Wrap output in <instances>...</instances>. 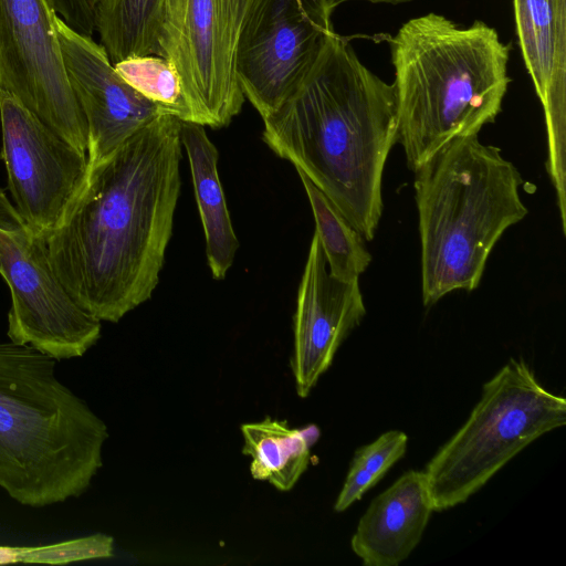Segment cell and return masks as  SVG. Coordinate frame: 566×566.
Masks as SVG:
<instances>
[{"mask_svg":"<svg viewBox=\"0 0 566 566\" xmlns=\"http://www.w3.org/2000/svg\"><path fill=\"white\" fill-rule=\"evenodd\" d=\"M263 123L265 144L371 241L382 216L384 168L397 143L392 84L369 71L335 32Z\"/></svg>","mask_w":566,"mask_h":566,"instance_id":"cell-2","label":"cell"},{"mask_svg":"<svg viewBox=\"0 0 566 566\" xmlns=\"http://www.w3.org/2000/svg\"><path fill=\"white\" fill-rule=\"evenodd\" d=\"M250 0H221L226 32L234 50Z\"/></svg>","mask_w":566,"mask_h":566,"instance_id":"cell-24","label":"cell"},{"mask_svg":"<svg viewBox=\"0 0 566 566\" xmlns=\"http://www.w3.org/2000/svg\"><path fill=\"white\" fill-rule=\"evenodd\" d=\"M55 13L74 31L92 36L99 0H48Z\"/></svg>","mask_w":566,"mask_h":566,"instance_id":"cell-23","label":"cell"},{"mask_svg":"<svg viewBox=\"0 0 566 566\" xmlns=\"http://www.w3.org/2000/svg\"><path fill=\"white\" fill-rule=\"evenodd\" d=\"M99 2V1H98Z\"/></svg>","mask_w":566,"mask_h":566,"instance_id":"cell-27","label":"cell"},{"mask_svg":"<svg viewBox=\"0 0 566 566\" xmlns=\"http://www.w3.org/2000/svg\"><path fill=\"white\" fill-rule=\"evenodd\" d=\"M327 0H250L234 54L244 98L265 118L335 33Z\"/></svg>","mask_w":566,"mask_h":566,"instance_id":"cell-7","label":"cell"},{"mask_svg":"<svg viewBox=\"0 0 566 566\" xmlns=\"http://www.w3.org/2000/svg\"><path fill=\"white\" fill-rule=\"evenodd\" d=\"M407 443L408 436L403 431L389 430L357 449L334 511L340 513L360 500L403 457Z\"/></svg>","mask_w":566,"mask_h":566,"instance_id":"cell-21","label":"cell"},{"mask_svg":"<svg viewBox=\"0 0 566 566\" xmlns=\"http://www.w3.org/2000/svg\"><path fill=\"white\" fill-rule=\"evenodd\" d=\"M242 453L251 458L250 474L266 481L279 491L292 490L305 473L311 461V446L318 436L314 427L296 429L286 420L265 417L241 424Z\"/></svg>","mask_w":566,"mask_h":566,"instance_id":"cell-17","label":"cell"},{"mask_svg":"<svg viewBox=\"0 0 566 566\" xmlns=\"http://www.w3.org/2000/svg\"><path fill=\"white\" fill-rule=\"evenodd\" d=\"M23 227L24 224L13 203L0 188V229L6 231H15Z\"/></svg>","mask_w":566,"mask_h":566,"instance_id":"cell-25","label":"cell"},{"mask_svg":"<svg viewBox=\"0 0 566 566\" xmlns=\"http://www.w3.org/2000/svg\"><path fill=\"white\" fill-rule=\"evenodd\" d=\"M0 122L13 206L27 228L45 237L83 188L87 154L6 92H0Z\"/></svg>","mask_w":566,"mask_h":566,"instance_id":"cell-10","label":"cell"},{"mask_svg":"<svg viewBox=\"0 0 566 566\" xmlns=\"http://www.w3.org/2000/svg\"><path fill=\"white\" fill-rule=\"evenodd\" d=\"M347 1H352V0H327L328 2V6L332 10H334L337 6L344 3V2H347ZM365 1H370V2H385V3H400V2H405V1H410V0H365Z\"/></svg>","mask_w":566,"mask_h":566,"instance_id":"cell-26","label":"cell"},{"mask_svg":"<svg viewBox=\"0 0 566 566\" xmlns=\"http://www.w3.org/2000/svg\"><path fill=\"white\" fill-rule=\"evenodd\" d=\"M390 52L397 143L411 170L452 139L478 135L502 111L510 46L484 22L460 28L437 13L413 18Z\"/></svg>","mask_w":566,"mask_h":566,"instance_id":"cell-3","label":"cell"},{"mask_svg":"<svg viewBox=\"0 0 566 566\" xmlns=\"http://www.w3.org/2000/svg\"><path fill=\"white\" fill-rule=\"evenodd\" d=\"M55 25L69 82L86 119L91 167L164 113L116 72L92 36L74 31L59 15Z\"/></svg>","mask_w":566,"mask_h":566,"instance_id":"cell-12","label":"cell"},{"mask_svg":"<svg viewBox=\"0 0 566 566\" xmlns=\"http://www.w3.org/2000/svg\"><path fill=\"white\" fill-rule=\"evenodd\" d=\"M297 174L313 211L315 233L329 273L346 282L358 280L371 262L365 239L306 176Z\"/></svg>","mask_w":566,"mask_h":566,"instance_id":"cell-18","label":"cell"},{"mask_svg":"<svg viewBox=\"0 0 566 566\" xmlns=\"http://www.w3.org/2000/svg\"><path fill=\"white\" fill-rule=\"evenodd\" d=\"M48 0H0V92L86 151L85 116L70 85Z\"/></svg>","mask_w":566,"mask_h":566,"instance_id":"cell-9","label":"cell"},{"mask_svg":"<svg viewBox=\"0 0 566 566\" xmlns=\"http://www.w3.org/2000/svg\"><path fill=\"white\" fill-rule=\"evenodd\" d=\"M180 123L160 114L88 167L83 188L44 237L56 275L101 322H118L158 284L181 187Z\"/></svg>","mask_w":566,"mask_h":566,"instance_id":"cell-1","label":"cell"},{"mask_svg":"<svg viewBox=\"0 0 566 566\" xmlns=\"http://www.w3.org/2000/svg\"><path fill=\"white\" fill-rule=\"evenodd\" d=\"M0 274L11 292L7 335L56 360L83 356L102 324L73 298L51 264L44 237L0 229Z\"/></svg>","mask_w":566,"mask_h":566,"instance_id":"cell-8","label":"cell"},{"mask_svg":"<svg viewBox=\"0 0 566 566\" xmlns=\"http://www.w3.org/2000/svg\"><path fill=\"white\" fill-rule=\"evenodd\" d=\"M206 126L180 123V140L188 156L195 197L206 238V252L212 276L221 280L231 268L239 241L232 227L218 174V150Z\"/></svg>","mask_w":566,"mask_h":566,"instance_id":"cell-15","label":"cell"},{"mask_svg":"<svg viewBox=\"0 0 566 566\" xmlns=\"http://www.w3.org/2000/svg\"><path fill=\"white\" fill-rule=\"evenodd\" d=\"M56 361L0 340V488L31 507L81 496L108 438L105 422L60 381Z\"/></svg>","mask_w":566,"mask_h":566,"instance_id":"cell-4","label":"cell"},{"mask_svg":"<svg viewBox=\"0 0 566 566\" xmlns=\"http://www.w3.org/2000/svg\"><path fill=\"white\" fill-rule=\"evenodd\" d=\"M424 306L475 290L501 235L527 214L523 180L478 135L452 139L415 170Z\"/></svg>","mask_w":566,"mask_h":566,"instance_id":"cell-5","label":"cell"},{"mask_svg":"<svg viewBox=\"0 0 566 566\" xmlns=\"http://www.w3.org/2000/svg\"><path fill=\"white\" fill-rule=\"evenodd\" d=\"M525 66L542 104L566 97L565 0H513Z\"/></svg>","mask_w":566,"mask_h":566,"instance_id":"cell-16","label":"cell"},{"mask_svg":"<svg viewBox=\"0 0 566 566\" xmlns=\"http://www.w3.org/2000/svg\"><path fill=\"white\" fill-rule=\"evenodd\" d=\"M116 72L164 113L193 122L181 78L175 65L163 56L135 55L114 64Z\"/></svg>","mask_w":566,"mask_h":566,"instance_id":"cell-20","label":"cell"},{"mask_svg":"<svg viewBox=\"0 0 566 566\" xmlns=\"http://www.w3.org/2000/svg\"><path fill=\"white\" fill-rule=\"evenodd\" d=\"M155 55L171 62L193 123L221 128L244 103L221 0H159Z\"/></svg>","mask_w":566,"mask_h":566,"instance_id":"cell-11","label":"cell"},{"mask_svg":"<svg viewBox=\"0 0 566 566\" xmlns=\"http://www.w3.org/2000/svg\"><path fill=\"white\" fill-rule=\"evenodd\" d=\"M565 423L566 400L543 387L523 358H510L422 470L433 510L464 503L528 444Z\"/></svg>","mask_w":566,"mask_h":566,"instance_id":"cell-6","label":"cell"},{"mask_svg":"<svg viewBox=\"0 0 566 566\" xmlns=\"http://www.w3.org/2000/svg\"><path fill=\"white\" fill-rule=\"evenodd\" d=\"M113 555L114 538L104 533L38 546L0 545V565L14 563L62 565L86 559L109 558Z\"/></svg>","mask_w":566,"mask_h":566,"instance_id":"cell-22","label":"cell"},{"mask_svg":"<svg viewBox=\"0 0 566 566\" xmlns=\"http://www.w3.org/2000/svg\"><path fill=\"white\" fill-rule=\"evenodd\" d=\"M159 0H99L95 31L113 64L155 54Z\"/></svg>","mask_w":566,"mask_h":566,"instance_id":"cell-19","label":"cell"},{"mask_svg":"<svg viewBox=\"0 0 566 566\" xmlns=\"http://www.w3.org/2000/svg\"><path fill=\"white\" fill-rule=\"evenodd\" d=\"M366 314L356 281L333 276L314 232L297 292L291 370L298 397L306 398Z\"/></svg>","mask_w":566,"mask_h":566,"instance_id":"cell-13","label":"cell"},{"mask_svg":"<svg viewBox=\"0 0 566 566\" xmlns=\"http://www.w3.org/2000/svg\"><path fill=\"white\" fill-rule=\"evenodd\" d=\"M433 512L423 472L409 470L370 502L352 549L365 566H396L419 544Z\"/></svg>","mask_w":566,"mask_h":566,"instance_id":"cell-14","label":"cell"}]
</instances>
